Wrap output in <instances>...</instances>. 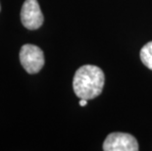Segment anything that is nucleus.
<instances>
[{
	"label": "nucleus",
	"mask_w": 152,
	"mask_h": 151,
	"mask_svg": "<svg viewBox=\"0 0 152 151\" xmlns=\"http://www.w3.org/2000/svg\"><path fill=\"white\" fill-rule=\"evenodd\" d=\"M21 21L28 30H37L43 24V15L37 0H26L21 10Z\"/></svg>",
	"instance_id": "20e7f679"
},
{
	"label": "nucleus",
	"mask_w": 152,
	"mask_h": 151,
	"mask_svg": "<svg viewBox=\"0 0 152 151\" xmlns=\"http://www.w3.org/2000/svg\"><path fill=\"white\" fill-rule=\"evenodd\" d=\"M105 151H137L138 143L134 136L125 133H112L103 143Z\"/></svg>",
	"instance_id": "7ed1b4c3"
},
{
	"label": "nucleus",
	"mask_w": 152,
	"mask_h": 151,
	"mask_svg": "<svg viewBox=\"0 0 152 151\" xmlns=\"http://www.w3.org/2000/svg\"><path fill=\"white\" fill-rule=\"evenodd\" d=\"M0 9H1V8H0Z\"/></svg>",
	"instance_id": "0eeeda50"
},
{
	"label": "nucleus",
	"mask_w": 152,
	"mask_h": 151,
	"mask_svg": "<svg viewBox=\"0 0 152 151\" xmlns=\"http://www.w3.org/2000/svg\"><path fill=\"white\" fill-rule=\"evenodd\" d=\"M79 104H80V106H86V104H87V100L86 99H80V102H79Z\"/></svg>",
	"instance_id": "423d86ee"
},
{
	"label": "nucleus",
	"mask_w": 152,
	"mask_h": 151,
	"mask_svg": "<svg viewBox=\"0 0 152 151\" xmlns=\"http://www.w3.org/2000/svg\"><path fill=\"white\" fill-rule=\"evenodd\" d=\"M20 62L28 74H37L44 65L43 51L34 44H25L20 50Z\"/></svg>",
	"instance_id": "f03ea898"
},
{
	"label": "nucleus",
	"mask_w": 152,
	"mask_h": 151,
	"mask_svg": "<svg viewBox=\"0 0 152 151\" xmlns=\"http://www.w3.org/2000/svg\"><path fill=\"white\" fill-rule=\"evenodd\" d=\"M104 82V73L99 67L85 65L77 69L74 76V92L80 99L90 100L101 94Z\"/></svg>",
	"instance_id": "f257e3e1"
},
{
	"label": "nucleus",
	"mask_w": 152,
	"mask_h": 151,
	"mask_svg": "<svg viewBox=\"0 0 152 151\" xmlns=\"http://www.w3.org/2000/svg\"><path fill=\"white\" fill-rule=\"evenodd\" d=\"M141 62L152 71V41L146 43L140 50Z\"/></svg>",
	"instance_id": "39448f33"
}]
</instances>
